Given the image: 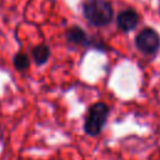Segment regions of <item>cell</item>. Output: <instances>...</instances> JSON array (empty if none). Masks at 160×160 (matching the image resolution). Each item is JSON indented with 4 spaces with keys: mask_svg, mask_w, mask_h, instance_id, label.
Segmentation results:
<instances>
[{
    "mask_svg": "<svg viewBox=\"0 0 160 160\" xmlns=\"http://www.w3.org/2000/svg\"><path fill=\"white\" fill-rule=\"evenodd\" d=\"M82 14L90 24L104 26L112 19V8L108 0H85L82 2Z\"/></svg>",
    "mask_w": 160,
    "mask_h": 160,
    "instance_id": "cell-1",
    "label": "cell"
},
{
    "mask_svg": "<svg viewBox=\"0 0 160 160\" xmlns=\"http://www.w3.org/2000/svg\"><path fill=\"white\" fill-rule=\"evenodd\" d=\"M31 55H32V59H34L36 65H42V64H45L49 60L50 49L46 45L40 44V45H36V46L32 48Z\"/></svg>",
    "mask_w": 160,
    "mask_h": 160,
    "instance_id": "cell-6",
    "label": "cell"
},
{
    "mask_svg": "<svg viewBox=\"0 0 160 160\" xmlns=\"http://www.w3.org/2000/svg\"><path fill=\"white\" fill-rule=\"evenodd\" d=\"M14 66L16 70L19 71H24L29 68L30 65V60H29V56L24 52H18L15 56H14Z\"/></svg>",
    "mask_w": 160,
    "mask_h": 160,
    "instance_id": "cell-7",
    "label": "cell"
},
{
    "mask_svg": "<svg viewBox=\"0 0 160 160\" xmlns=\"http://www.w3.org/2000/svg\"><path fill=\"white\" fill-rule=\"evenodd\" d=\"M109 115V108L105 102H96L89 108L85 122H84V130L90 136H96L101 132L105 121Z\"/></svg>",
    "mask_w": 160,
    "mask_h": 160,
    "instance_id": "cell-2",
    "label": "cell"
},
{
    "mask_svg": "<svg viewBox=\"0 0 160 160\" xmlns=\"http://www.w3.org/2000/svg\"><path fill=\"white\" fill-rule=\"evenodd\" d=\"M65 36H66V40L71 44H75V45H85L88 44V38H86V32L79 28V26H71L66 30L65 32Z\"/></svg>",
    "mask_w": 160,
    "mask_h": 160,
    "instance_id": "cell-5",
    "label": "cell"
},
{
    "mask_svg": "<svg viewBox=\"0 0 160 160\" xmlns=\"http://www.w3.org/2000/svg\"><path fill=\"white\" fill-rule=\"evenodd\" d=\"M159 36L152 29H144L139 32V35L135 39L136 48L145 52V54H152L159 48Z\"/></svg>",
    "mask_w": 160,
    "mask_h": 160,
    "instance_id": "cell-3",
    "label": "cell"
},
{
    "mask_svg": "<svg viewBox=\"0 0 160 160\" xmlns=\"http://www.w3.org/2000/svg\"><path fill=\"white\" fill-rule=\"evenodd\" d=\"M116 22H118V26L122 31H130V30H132L138 25V22H139V15H138V12L135 10L126 9V10H122L118 15Z\"/></svg>",
    "mask_w": 160,
    "mask_h": 160,
    "instance_id": "cell-4",
    "label": "cell"
}]
</instances>
